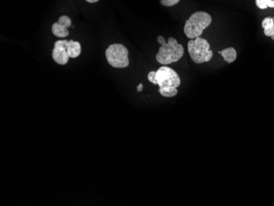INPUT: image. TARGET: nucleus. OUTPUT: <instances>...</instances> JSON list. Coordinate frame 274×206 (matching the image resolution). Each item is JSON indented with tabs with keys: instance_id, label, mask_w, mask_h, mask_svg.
<instances>
[{
	"instance_id": "obj_16",
	"label": "nucleus",
	"mask_w": 274,
	"mask_h": 206,
	"mask_svg": "<svg viewBox=\"0 0 274 206\" xmlns=\"http://www.w3.org/2000/svg\"><path fill=\"white\" fill-rule=\"evenodd\" d=\"M143 90V84H139L138 86H137V92H140Z\"/></svg>"
},
{
	"instance_id": "obj_5",
	"label": "nucleus",
	"mask_w": 274,
	"mask_h": 206,
	"mask_svg": "<svg viewBox=\"0 0 274 206\" xmlns=\"http://www.w3.org/2000/svg\"><path fill=\"white\" fill-rule=\"evenodd\" d=\"M156 81L160 88L178 87L181 79L176 71L168 67L163 66L156 71Z\"/></svg>"
},
{
	"instance_id": "obj_4",
	"label": "nucleus",
	"mask_w": 274,
	"mask_h": 206,
	"mask_svg": "<svg viewBox=\"0 0 274 206\" xmlns=\"http://www.w3.org/2000/svg\"><path fill=\"white\" fill-rule=\"evenodd\" d=\"M129 51L127 47L121 44L109 45L105 51L107 61L111 67L115 68H125L129 66Z\"/></svg>"
},
{
	"instance_id": "obj_18",
	"label": "nucleus",
	"mask_w": 274,
	"mask_h": 206,
	"mask_svg": "<svg viewBox=\"0 0 274 206\" xmlns=\"http://www.w3.org/2000/svg\"><path fill=\"white\" fill-rule=\"evenodd\" d=\"M271 38H272V41H274V34L272 35V36H271Z\"/></svg>"
},
{
	"instance_id": "obj_1",
	"label": "nucleus",
	"mask_w": 274,
	"mask_h": 206,
	"mask_svg": "<svg viewBox=\"0 0 274 206\" xmlns=\"http://www.w3.org/2000/svg\"><path fill=\"white\" fill-rule=\"evenodd\" d=\"M212 17L205 12H196L189 19L187 20L184 27V33L187 38L193 40L201 36L202 33L207 27L210 26Z\"/></svg>"
},
{
	"instance_id": "obj_3",
	"label": "nucleus",
	"mask_w": 274,
	"mask_h": 206,
	"mask_svg": "<svg viewBox=\"0 0 274 206\" xmlns=\"http://www.w3.org/2000/svg\"><path fill=\"white\" fill-rule=\"evenodd\" d=\"M188 52L192 61L196 64L209 62L212 57L210 45L205 39L201 37L191 40L188 42Z\"/></svg>"
},
{
	"instance_id": "obj_10",
	"label": "nucleus",
	"mask_w": 274,
	"mask_h": 206,
	"mask_svg": "<svg viewBox=\"0 0 274 206\" xmlns=\"http://www.w3.org/2000/svg\"><path fill=\"white\" fill-rule=\"evenodd\" d=\"M262 26L264 29V35L271 37L274 34L273 17H265L262 21Z\"/></svg>"
},
{
	"instance_id": "obj_8",
	"label": "nucleus",
	"mask_w": 274,
	"mask_h": 206,
	"mask_svg": "<svg viewBox=\"0 0 274 206\" xmlns=\"http://www.w3.org/2000/svg\"><path fill=\"white\" fill-rule=\"evenodd\" d=\"M68 53L71 58H76L79 57L81 53V44L75 41H68Z\"/></svg>"
},
{
	"instance_id": "obj_11",
	"label": "nucleus",
	"mask_w": 274,
	"mask_h": 206,
	"mask_svg": "<svg viewBox=\"0 0 274 206\" xmlns=\"http://www.w3.org/2000/svg\"><path fill=\"white\" fill-rule=\"evenodd\" d=\"M159 92L162 96L171 98L177 95V89L176 87H163L159 89Z\"/></svg>"
},
{
	"instance_id": "obj_2",
	"label": "nucleus",
	"mask_w": 274,
	"mask_h": 206,
	"mask_svg": "<svg viewBox=\"0 0 274 206\" xmlns=\"http://www.w3.org/2000/svg\"><path fill=\"white\" fill-rule=\"evenodd\" d=\"M184 55V48L177 43L176 39L169 37L168 42L161 45L156 54V60L162 65H168L178 62Z\"/></svg>"
},
{
	"instance_id": "obj_17",
	"label": "nucleus",
	"mask_w": 274,
	"mask_h": 206,
	"mask_svg": "<svg viewBox=\"0 0 274 206\" xmlns=\"http://www.w3.org/2000/svg\"><path fill=\"white\" fill-rule=\"evenodd\" d=\"M86 2L89 3V4H94V3H97L100 0H85Z\"/></svg>"
},
{
	"instance_id": "obj_14",
	"label": "nucleus",
	"mask_w": 274,
	"mask_h": 206,
	"mask_svg": "<svg viewBox=\"0 0 274 206\" xmlns=\"http://www.w3.org/2000/svg\"><path fill=\"white\" fill-rule=\"evenodd\" d=\"M156 72L151 71L148 73V80L150 81L151 83H153L154 85H157V81H156Z\"/></svg>"
},
{
	"instance_id": "obj_9",
	"label": "nucleus",
	"mask_w": 274,
	"mask_h": 206,
	"mask_svg": "<svg viewBox=\"0 0 274 206\" xmlns=\"http://www.w3.org/2000/svg\"><path fill=\"white\" fill-rule=\"evenodd\" d=\"M219 53L223 56V60H225L226 62L228 63V64H232V63L235 62V60H236V49L232 47L223 49L222 51H219Z\"/></svg>"
},
{
	"instance_id": "obj_6",
	"label": "nucleus",
	"mask_w": 274,
	"mask_h": 206,
	"mask_svg": "<svg viewBox=\"0 0 274 206\" xmlns=\"http://www.w3.org/2000/svg\"><path fill=\"white\" fill-rule=\"evenodd\" d=\"M68 42V41L66 40H61L54 43V47L52 51V57L54 62L59 65H66L70 58L68 55V49H67Z\"/></svg>"
},
{
	"instance_id": "obj_15",
	"label": "nucleus",
	"mask_w": 274,
	"mask_h": 206,
	"mask_svg": "<svg viewBox=\"0 0 274 206\" xmlns=\"http://www.w3.org/2000/svg\"><path fill=\"white\" fill-rule=\"evenodd\" d=\"M158 42L160 43V45H164L166 44L165 39L164 38V36H160L157 37Z\"/></svg>"
},
{
	"instance_id": "obj_19",
	"label": "nucleus",
	"mask_w": 274,
	"mask_h": 206,
	"mask_svg": "<svg viewBox=\"0 0 274 206\" xmlns=\"http://www.w3.org/2000/svg\"><path fill=\"white\" fill-rule=\"evenodd\" d=\"M273 21H274V17H273Z\"/></svg>"
},
{
	"instance_id": "obj_12",
	"label": "nucleus",
	"mask_w": 274,
	"mask_h": 206,
	"mask_svg": "<svg viewBox=\"0 0 274 206\" xmlns=\"http://www.w3.org/2000/svg\"><path fill=\"white\" fill-rule=\"evenodd\" d=\"M255 4L260 9L274 8V0H255Z\"/></svg>"
},
{
	"instance_id": "obj_7",
	"label": "nucleus",
	"mask_w": 274,
	"mask_h": 206,
	"mask_svg": "<svg viewBox=\"0 0 274 206\" xmlns=\"http://www.w3.org/2000/svg\"><path fill=\"white\" fill-rule=\"evenodd\" d=\"M72 25V20L68 16H61L57 22L52 25V33L58 38H65L69 35L68 28Z\"/></svg>"
},
{
	"instance_id": "obj_13",
	"label": "nucleus",
	"mask_w": 274,
	"mask_h": 206,
	"mask_svg": "<svg viewBox=\"0 0 274 206\" xmlns=\"http://www.w3.org/2000/svg\"><path fill=\"white\" fill-rule=\"evenodd\" d=\"M179 1H180V0H160V4H161L163 6L172 7L177 5Z\"/></svg>"
}]
</instances>
